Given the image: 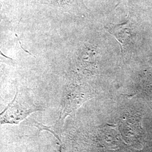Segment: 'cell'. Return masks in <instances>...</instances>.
<instances>
[{"label":"cell","instance_id":"obj_1","mask_svg":"<svg viewBox=\"0 0 152 152\" xmlns=\"http://www.w3.org/2000/svg\"><path fill=\"white\" fill-rule=\"evenodd\" d=\"M38 110L28 93L17 88L14 99L0 113V126L17 125Z\"/></svg>","mask_w":152,"mask_h":152},{"label":"cell","instance_id":"obj_2","mask_svg":"<svg viewBox=\"0 0 152 152\" xmlns=\"http://www.w3.org/2000/svg\"><path fill=\"white\" fill-rule=\"evenodd\" d=\"M105 28L119 42L122 51L130 43L132 39V30L129 22L121 24H108Z\"/></svg>","mask_w":152,"mask_h":152},{"label":"cell","instance_id":"obj_3","mask_svg":"<svg viewBox=\"0 0 152 152\" xmlns=\"http://www.w3.org/2000/svg\"><path fill=\"white\" fill-rule=\"evenodd\" d=\"M83 96H81L75 89L69 88L68 90L63 102V108L60 116V119L64 120L68 115L72 114L79 108L82 102L86 99Z\"/></svg>","mask_w":152,"mask_h":152},{"label":"cell","instance_id":"obj_4","mask_svg":"<svg viewBox=\"0 0 152 152\" xmlns=\"http://www.w3.org/2000/svg\"><path fill=\"white\" fill-rule=\"evenodd\" d=\"M1 19L0 18V22H1ZM0 63H5L7 64L11 65H15L16 64L14 60H12L11 58H10L5 56V55L1 53V51H0Z\"/></svg>","mask_w":152,"mask_h":152},{"label":"cell","instance_id":"obj_5","mask_svg":"<svg viewBox=\"0 0 152 152\" xmlns=\"http://www.w3.org/2000/svg\"><path fill=\"white\" fill-rule=\"evenodd\" d=\"M2 73V66H0V81H1ZM4 100H3V99L2 98L1 95H0V107L4 105Z\"/></svg>","mask_w":152,"mask_h":152}]
</instances>
